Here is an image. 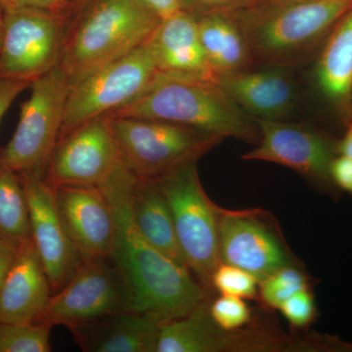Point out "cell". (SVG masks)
<instances>
[{
    "mask_svg": "<svg viewBox=\"0 0 352 352\" xmlns=\"http://www.w3.org/2000/svg\"><path fill=\"white\" fill-rule=\"evenodd\" d=\"M284 318L292 327L305 329L314 323L317 317V307L311 288L302 289L289 296L279 307Z\"/></svg>",
    "mask_w": 352,
    "mask_h": 352,
    "instance_id": "obj_29",
    "label": "cell"
},
{
    "mask_svg": "<svg viewBox=\"0 0 352 352\" xmlns=\"http://www.w3.org/2000/svg\"><path fill=\"white\" fill-rule=\"evenodd\" d=\"M18 248L0 239V289L17 256Z\"/></svg>",
    "mask_w": 352,
    "mask_h": 352,
    "instance_id": "obj_34",
    "label": "cell"
},
{
    "mask_svg": "<svg viewBox=\"0 0 352 352\" xmlns=\"http://www.w3.org/2000/svg\"><path fill=\"white\" fill-rule=\"evenodd\" d=\"M51 326L0 322V352L51 351Z\"/></svg>",
    "mask_w": 352,
    "mask_h": 352,
    "instance_id": "obj_26",
    "label": "cell"
},
{
    "mask_svg": "<svg viewBox=\"0 0 352 352\" xmlns=\"http://www.w3.org/2000/svg\"><path fill=\"white\" fill-rule=\"evenodd\" d=\"M3 11L0 10V47H1L2 41H3Z\"/></svg>",
    "mask_w": 352,
    "mask_h": 352,
    "instance_id": "obj_37",
    "label": "cell"
},
{
    "mask_svg": "<svg viewBox=\"0 0 352 352\" xmlns=\"http://www.w3.org/2000/svg\"><path fill=\"white\" fill-rule=\"evenodd\" d=\"M52 289L32 239L18 248L17 256L0 289V322H38L52 296Z\"/></svg>",
    "mask_w": 352,
    "mask_h": 352,
    "instance_id": "obj_18",
    "label": "cell"
},
{
    "mask_svg": "<svg viewBox=\"0 0 352 352\" xmlns=\"http://www.w3.org/2000/svg\"><path fill=\"white\" fill-rule=\"evenodd\" d=\"M352 0H303L268 12L230 15L249 46L254 69L289 68L322 47Z\"/></svg>",
    "mask_w": 352,
    "mask_h": 352,
    "instance_id": "obj_4",
    "label": "cell"
},
{
    "mask_svg": "<svg viewBox=\"0 0 352 352\" xmlns=\"http://www.w3.org/2000/svg\"><path fill=\"white\" fill-rule=\"evenodd\" d=\"M73 1H74V0H73ZM74 2H75V1H74Z\"/></svg>",
    "mask_w": 352,
    "mask_h": 352,
    "instance_id": "obj_41",
    "label": "cell"
},
{
    "mask_svg": "<svg viewBox=\"0 0 352 352\" xmlns=\"http://www.w3.org/2000/svg\"><path fill=\"white\" fill-rule=\"evenodd\" d=\"M122 164L138 177H161L198 162L223 138L193 127L139 118L111 117Z\"/></svg>",
    "mask_w": 352,
    "mask_h": 352,
    "instance_id": "obj_7",
    "label": "cell"
},
{
    "mask_svg": "<svg viewBox=\"0 0 352 352\" xmlns=\"http://www.w3.org/2000/svg\"><path fill=\"white\" fill-rule=\"evenodd\" d=\"M217 85L254 120H284L298 105L291 69L259 68L215 76Z\"/></svg>",
    "mask_w": 352,
    "mask_h": 352,
    "instance_id": "obj_17",
    "label": "cell"
},
{
    "mask_svg": "<svg viewBox=\"0 0 352 352\" xmlns=\"http://www.w3.org/2000/svg\"><path fill=\"white\" fill-rule=\"evenodd\" d=\"M0 239L19 248L32 239L29 206L20 176L0 162Z\"/></svg>",
    "mask_w": 352,
    "mask_h": 352,
    "instance_id": "obj_24",
    "label": "cell"
},
{
    "mask_svg": "<svg viewBox=\"0 0 352 352\" xmlns=\"http://www.w3.org/2000/svg\"><path fill=\"white\" fill-rule=\"evenodd\" d=\"M18 175L29 206L32 239L55 294L69 283L83 258L65 230L53 187L41 176Z\"/></svg>",
    "mask_w": 352,
    "mask_h": 352,
    "instance_id": "obj_15",
    "label": "cell"
},
{
    "mask_svg": "<svg viewBox=\"0 0 352 352\" xmlns=\"http://www.w3.org/2000/svg\"><path fill=\"white\" fill-rule=\"evenodd\" d=\"M74 1L78 2V1H80V0H74Z\"/></svg>",
    "mask_w": 352,
    "mask_h": 352,
    "instance_id": "obj_40",
    "label": "cell"
},
{
    "mask_svg": "<svg viewBox=\"0 0 352 352\" xmlns=\"http://www.w3.org/2000/svg\"><path fill=\"white\" fill-rule=\"evenodd\" d=\"M129 203L134 224L145 239L187 267L178 244L170 204L156 179L134 175Z\"/></svg>",
    "mask_w": 352,
    "mask_h": 352,
    "instance_id": "obj_22",
    "label": "cell"
},
{
    "mask_svg": "<svg viewBox=\"0 0 352 352\" xmlns=\"http://www.w3.org/2000/svg\"><path fill=\"white\" fill-rule=\"evenodd\" d=\"M107 116L173 122L256 144L261 138L256 120L208 78L160 73L138 98Z\"/></svg>",
    "mask_w": 352,
    "mask_h": 352,
    "instance_id": "obj_3",
    "label": "cell"
},
{
    "mask_svg": "<svg viewBox=\"0 0 352 352\" xmlns=\"http://www.w3.org/2000/svg\"><path fill=\"white\" fill-rule=\"evenodd\" d=\"M208 312L212 321L224 330H238L252 322V309L245 300L223 296L208 300Z\"/></svg>",
    "mask_w": 352,
    "mask_h": 352,
    "instance_id": "obj_28",
    "label": "cell"
},
{
    "mask_svg": "<svg viewBox=\"0 0 352 352\" xmlns=\"http://www.w3.org/2000/svg\"><path fill=\"white\" fill-rule=\"evenodd\" d=\"M161 321L140 312H116L69 329L89 352H157Z\"/></svg>",
    "mask_w": 352,
    "mask_h": 352,
    "instance_id": "obj_20",
    "label": "cell"
},
{
    "mask_svg": "<svg viewBox=\"0 0 352 352\" xmlns=\"http://www.w3.org/2000/svg\"><path fill=\"white\" fill-rule=\"evenodd\" d=\"M31 83L27 80H0V120L14 100L29 88Z\"/></svg>",
    "mask_w": 352,
    "mask_h": 352,
    "instance_id": "obj_31",
    "label": "cell"
},
{
    "mask_svg": "<svg viewBox=\"0 0 352 352\" xmlns=\"http://www.w3.org/2000/svg\"><path fill=\"white\" fill-rule=\"evenodd\" d=\"M314 80L323 98L347 124L352 119V9L322 45Z\"/></svg>",
    "mask_w": 352,
    "mask_h": 352,
    "instance_id": "obj_21",
    "label": "cell"
},
{
    "mask_svg": "<svg viewBox=\"0 0 352 352\" xmlns=\"http://www.w3.org/2000/svg\"><path fill=\"white\" fill-rule=\"evenodd\" d=\"M170 204L178 244L187 267L208 293L212 276L221 263L219 219L222 208L206 193L197 162L156 178Z\"/></svg>",
    "mask_w": 352,
    "mask_h": 352,
    "instance_id": "obj_6",
    "label": "cell"
},
{
    "mask_svg": "<svg viewBox=\"0 0 352 352\" xmlns=\"http://www.w3.org/2000/svg\"><path fill=\"white\" fill-rule=\"evenodd\" d=\"M120 164L107 115L88 120L58 140L44 173L51 186H100Z\"/></svg>",
    "mask_w": 352,
    "mask_h": 352,
    "instance_id": "obj_14",
    "label": "cell"
},
{
    "mask_svg": "<svg viewBox=\"0 0 352 352\" xmlns=\"http://www.w3.org/2000/svg\"><path fill=\"white\" fill-rule=\"evenodd\" d=\"M230 0H183V9L193 13L197 8H214V7L227 3Z\"/></svg>",
    "mask_w": 352,
    "mask_h": 352,
    "instance_id": "obj_36",
    "label": "cell"
},
{
    "mask_svg": "<svg viewBox=\"0 0 352 352\" xmlns=\"http://www.w3.org/2000/svg\"><path fill=\"white\" fill-rule=\"evenodd\" d=\"M311 288V278L298 264L285 266L259 281L258 300L264 307L279 309L289 296Z\"/></svg>",
    "mask_w": 352,
    "mask_h": 352,
    "instance_id": "obj_25",
    "label": "cell"
},
{
    "mask_svg": "<svg viewBox=\"0 0 352 352\" xmlns=\"http://www.w3.org/2000/svg\"><path fill=\"white\" fill-rule=\"evenodd\" d=\"M160 73L214 80L199 38L195 15L184 9L162 19L149 39Z\"/></svg>",
    "mask_w": 352,
    "mask_h": 352,
    "instance_id": "obj_19",
    "label": "cell"
},
{
    "mask_svg": "<svg viewBox=\"0 0 352 352\" xmlns=\"http://www.w3.org/2000/svg\"><path fill=\"white\" fill-rule=\"evenodd\" d=\"M210 296L188 314L164 324L159 352H300L331 351L344 344L321 336L295 338L268 324H250L238 330H224L208 312Z\"/></svg>",
    "mask_w": 352,
    "mask_h": 352,
    "instance_id": "obj_5",
    "label": "cell"
},
{
    "mask_svg": "<svg viewBox=\"0 0 352 352\" xmlns=\"http://www.w3.org/2000/svg\"><path fill=\"white\" fill-rule=\"evenodd\" d=\"M330 173L336 187L352 196V160L338 155L331 164Z\"/></svg>",
    "mask_w": 352,
    "mask_h": 352,
    "instance_id": "obj_30",
    "label": "cell"
},
{
    "mask_svg": "<svg viewBox=\"0 0 352 352\" xmlns=\"http://www.w3.org/2000/svg\"><path fill=\"white\" fill-rule=\"evenodd\" d=\"M161 18L141 0H80L65 29L58 66L71 85L147 43Z\"/></svg>",
    "mask_w": 352,
    "mask_h": 352,
    "instance_id": "obj_2",
    "label": "cell"
},
{
    "mask_svg": "<svg viewBox=\"0 0 352 352\" xmlns=\"http://www.w3.org/2000/svg\"><path fill=\"white\" fill-rule=\"evenodd\" d=\"M261 138L245 161L280 164L295 170L314 187L331 196L340 190L331 177V164L338 156V140L311 126L275 120H256Z\"/></svg>",
    "mask_w": 352,
    "mask_h": 352,
    "instance_id": "obj_11",
    "label": "cell"
},
{
    "mask_svg": "<svg viewBox=\"0 0 352 352\" xmlns=\"http://www.w3.org/2000/svg\"><path fill=\"white\" fill-rule=\"evenodd\" d=\"M58 214L83 259L109 258L115 242L112 206L103 190L90 185L53 187Z\"/></svg>",
    "mask_w": 352,
    "mask_h": 352,
    "instance_id": "obj_16",
    "label": "cell"
},
{
    "mask_svg": "<svg viewBox=\"0 0 352 352\" xmlns=\"http://www.w3.org/2000/svg\"><path fill=\"white\" fill-rule=\"evenodd\" d=\"M280 1L282 2V0H280ZM300 1H303V0H286L287 3H285V4L294 3V2H300Z\"/></svg>",
    "mask_w": 352,
    "mask_h": 352,
    "instance_id": "obj_39",
    "label": "cell"
},
{
    "mask_svg": "<svg viewBox=\"0 0 352 352\" xmlns=\"http://www.w3.org/2000/svg\"><path fill=\"white\" fill-rule=\"evenodd\" d=\"M129 310L126 285L109 258L83 259L69 283L53 294L36 323L71 329Z\"/></svg>",
    "mask_w": 352,
    "mask_h": 352,
    "instance_id": "obj_12",
    "label": "cell"
},
{
    "mask_svg": "<svg viewBox=\"0 0 352 352\" xmlns=\"http://www.w3.org/2000/svg\"><path fill=\"white\" fill-rule=\"evenodd\" d=\"M159 75L148 41L71 85L59 139L88 120L109 115L138 98Z\"/></svg>",
    "mask_w": 352,
    "mask_h": 352,
    "instance_id": "obj_9",
    "label": "cell"
},
{
    "mask_svg": "<svg viewBox=\"0 0 352 352\" xmlns=\"http://www.w3.org/2000/svg\"><path fill=\"white\" fill-rule=\"evenodd\" d=\"M133 177L120 162L99 186L115 217V242L109 258L126 285L129 310L151 315L164 325L188 314L210 294L188 267L157 250L134 224L129 203Z\"/></svg>",
    "mask_w": 352,
    "mask_h": 352,
    "instance_id": "obj_1",
    "label": "cell"
},
{
    "mask_svg": "<svg viewBox=\"0 0 352 352\" xmlns=\"http://www.w3.org/2000/svg\"><path fill=\"white\" fill-rule=\"evenodd\" d=\"M258 285L259 280L252 273L228 263H220L212 276V291L243 300L258 298Z\"/></svg>",
    "mask_w": 352,
    "mask_h": 352,
    "instance_id": "obj_27",
    "label": "cell"
},
{
    "mask_svg": "<svg viewBox=\"0 0 352 352\" xmlns=\"http://www.w3.org/2000/svg\"><path fill=\"white\" fill-rule=\"evenodd\" d=\"M195 17L201 47L214 76L254 69L244 34L230 15L215 12Z\"/></svg>",
    "mask_w": 352,
    "mask_h": 352,
    "instance_id": "obj_23",
    "label": "cell"
},
{
    "mask_svg": "<svg viewBox=\"0 0 352 352\" xmlns=\"http://www.w3.org/2000/svg\"><path fill=\"white\" fill-rule=\"evenodd\" d=\"M12 138L0 150V162L20 173L44 177L59 139L71 83L59 66L32 82Z\"/></svg>",
    "mask_w": 352,
    "mask_h": 352,
    "instance_id": "obj_8",
    "label": "cell"
},
{
    "mask_svg": "<svg viewBox=\"0 0 352 352\" xmlns=\"http://www.w3.org/2000/svg\"><path fill=\"white\" fill-rule=\"evenodd\" d=\"M7 6H8V0H0V10L3 11Z\"/></svg>",
    "mask_w": 352,
    "mask_h": 352,
    "instance_id": "obj_38",
    "label": "cell"
},
{
    "mask_svg": "<svg viewBox=\"0 0 352 352\" xmlns=\"http://www.w3.org/2000/svg\"><path fill=\"white\" fill-rule=\"evenodd\" d=\"M69 17L38 7L6 6L0 80L32 82L58 66Z\"/></svg>",
    "mask_w": 352,
    "mask_h": 352,
    "instance_id": "obj_10",
    "label": "cell"
},
{
    "mask_svg": "<svg viewBox=\"0 0 352 352\" xmlns=\"http://www.w3.org/2000/svg\"><path fill=\"white\" fill-rule=\"evenodd\" d=\"M162 19L183 9V0H141Z\"/></svg>",
    "mask_w": 352,
    "mask_h": 352,
    "instance_id": "obj_33",
    "label": "cell"
},
{
    "mask_svg": "<svg viewBox=\"0 0 352 352\" xmlns=\"http://www.w3.org/2000/svg\"><path fill=\"white\" fill-rule=\"evenodd\" d=\"M8 6L38 7L59 15L69 16L75 9L76 2L73 0H8Z\"/></svg>",
    "mask_w": 352,
    "mask_h": 352,
    "instance_id": "obj_32",
    "label": "cell"
},
{
    "mask_svg": "<svg viewBox=\"0 0 352 352\" xmlns=\"http://www.w3.org/2000/svg\"><path fill=\"white\" fill-rule=\"evenodd\" d=\"M338 154L352 160V119L346 124V131L338 140Z\"/></svg>",
    "mask_w": 352,
    "mask_h": 352,
    "instance_id": "obj_35",
    "label": "cell"
},
{
    "mask_svg": "<svg viewBox=\"0 0 352 352\" xmlns=\"http://www.w3.org/2000/svg\"><path fill=\"white\" fill-rule=\"evenodd\" d=\"M219 252L221 263L242 268L259 281L280 268L298 264L274 217L261 208H222Z\"/></svg>",
    "mask_w": 352,
    "mask_h": 352,
    "instance_id": "obj_13",
    "label": "cell"
}]
</instances>
